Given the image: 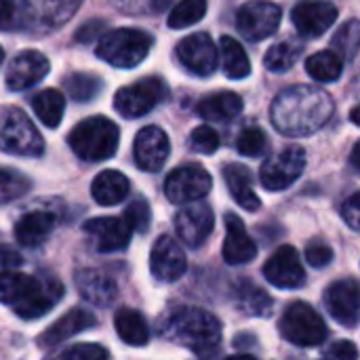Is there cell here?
<instances>
[{"mask_svg":"<svg viewBox=\"0 0 360 360\" xmlns=\"http://www.w3.org/2000/svg\"><path fill=\"white\" fill-rule=\"evenodd\" d=\"M333 97L312 84H297L283 91L270 108L272 124L287 137L316 133L333 116Z\"/></svg>","mask_w":360,"mask_h":360,"instance_id":"1","label":"cell"},{"mask_svg":"<svg viewBox=\"0 0 360 360\" xmlns=\"http://www.w3.org/2000/svg\"><path fill=\"white\" fill-rule=\"evenodd\" d=\"M63 297V287L53 276H30L15 270L0 272V302L25 321H34L53 310Z\"/></svg>","mask_w":360,"mask_h":360,"instance_id":"2","label":"cell"},{"mask_svg":"<svg viewBox=\"0 0 360 360\" xmlns=\"http://www.w3.org/2000/svg\"><path fill=\"white\" fill-rule=\"evenodd\" d=\"M160 333L196 354H209L221 342V323L200 308H175L165 316Z\"/></svg>","mask_w":360,"mask_h":360,"instance_id":"3","label":"cell"},{"mask_svg":"<svg viewBox=\"0 0 360 360\" xmlns=\"http://www.w3.org/2000/svg\"><path fill=\"white\" fill-rule=\"evenodd\" d=\"M120 131L105 116H91L80 120L68 135L72 152L89 162L108 160L118 150Z\"/></svg>","mask_w":360,"mask_h":360,"instance_id":"4","label":"cell"},{"mask_svg":"<svg viewBox=\"0 0 360 360\" xmlns=\"http://www.w3.org/2000/svg\"><path fill=\"white\" fill-rule=\"evenodd\" d=\"M154 38L135 27H118L99 38L97 55L114 68H135L139 65L150 49Z\"/></svg>","mask_w":360,"mask_h":360,"instance_id":"5","label":"cell"},{"mask_svg":"<svg viewBox=\"0 0 360 360\" xmlns=\"http://www.w3.org/2000/svg\"><path fill=\"white\" fill-rule=\"evenodd\" d=\"M0 150L27 158H36L44 152L42 135L23 110L13 105L0 108Z\"/></svg>","mask_w":360,"mask_h":360,"instance_id":"6","label":"cell"},{"mask_svg":"<svg viewBox=\"0 0 360 360\" xmlns=\"http://www.w3.org/2000/svg\"><path fill=\"white\" fill-rule=\"evenodd\" d=\"M281 335L300 346V348H314L321 346L327 338V325L323 316L306 302L291 304L278 323Z\"/></svg>","mask_w":360,"mask_h":360,"instance_id":"7","label":"cell"},{"mask_svg":"<svg viewBox=\"0 0 360 360\" xmlns=\"http://www.w3.org/2000/svg\"><path fill=\"white\" fill-rule=\"evenodd\" d=\"M167 95H169V89L165 80L150 76L129 86H122L114 97V108L124 118H139L152 112L160 101H165Z\"/></svg>","mask_w":360,"mask_h":360,"instance_id":"8","label":"cell"},{"mask_svg":"<svg viewBox=\"0 0 360 360\" xmlns=\"http://www.w3.org/2000/svg\"><path fill=\"white\" fill-rule=\"evenodd\" d=\"M306 167V152L300 146H289L281 154L268 158L259 169V181L270 192H283L293 186Z\"/></svg>","mask_w":360,"mask_h":360,"instance_id":"9","label":"cell"},{"mask_svg":"<svg viewBox=\"0 0 360 360\" xmlns=\"http://www.w3.org/2000/svg\"><path fill=\"white\" fill-rule=\"evenodd\" d=\"M213 188L209 171L200 165H184L169 173L165 181V194L173 205H190L205 198Z\"/></svg>","mask_w":360,"mask_h":360,"instance_id":"10","label":"cell"},{"mask_svg":"<svg viewBox=\"0 0 360 360\" xmlns=\"http://www.w3.org/2000/svg\"><path fill=\"white\" fill-rule=\"evenodd\" d=\"M281 6L268 0H251L236 13V27L245 40L259 42L272 36L281 25Z\"/></svg>","mask_w":360,"mask_h":360,"instance_id":"11","label":"cell"},{"mask_svg":"<svg viewBox=\"0 0 360 360\" xmlns=\"http://www.w3.org/2000/svg\"><path fill=\"white\" fill-rule=\"evenodd\" d=\"M175 53L181 65L196 76H211L217 70L219 53L213 38L207 32L186 36L184 40H179Z\"/></svg>","mask_w":360,"mask_h":360,"instance_id":"12","label":"cell"},{"mask_svg":"<svg viewBox=\"0 0 360 360\" xmlns=\"http://www.w3.org/2000/svg\"><path fill=\"white\" fill-rule=\"evenodd\" d=\"M329 314L344 327H354L360 319V285L354 278H342L325 291Z\"/></svg>","mask_w":360,"mask_h":360,"instance_id":"13","label":"cell"},{"mask_svg":"<svg viewBox=\"0 0 360 360\" xmlns=\"http://www.w3.org/2000/svg\"><path fill=\"white\" fill-rule=\"evenodd\" d=\"M264 276L270 285L278 289H300L306 283V270L302 266L300 253L283 245L264 266Z\"/></svg>","mask_w":360,"mask_h":360,"instance_id":"14","label":"cell"},{"mask_svg":"<svg viewBox=\"0 0 360 360\" xmlns=\"http://www.w3.org/2000/svg\"><path fill=\"white\" fill-rule=\"evenodd\" d=\"M291 19L302 36L316 38V36H323L335 23L338 6L327 0H302L293 8Z\"/></svg>","mask_w":360,"mask_h":360,"instance_id":"15","label":"cell"},{"mask_svg":"<svg viewBox=\"0 0 360 360\" xmlns=\"http://www.w3.org/2000/svg\"><path fill=\"white\" fill-rule=\"evenodd\" d=\"M169 152H171V143L162 129L143 127L137 133L135 143H133V154H135V162L139 169L148 173L160 171L169 158Z\"/></svg>","mask_w":360,"mask_h":360,"instance_id":"16","label":"cell"},{"mask_svg":"<svg viewBox=\"0 0 360 360\" xmlns=\"http://www.w3.org/2000/svg\"><path fill=\"white\" fill-rule=\"evenodd\" d=\"M188 262L181 247L171 236H160L150 253L152 276L160 283H175L186 274Z\"/></svg>","mask_w":360,"mask_h":360,"instance_id":"17","label":"cell"},{"mask_svg":"<svg viewBox=\"0 0 360 360\" xmlns=\"http://www.w3.org/2000/svg\"><path fill=\"white\" fill-rule=\"evenodd\" d=\"M51 70L49 59L40 51H21L8 65L4 82L11 91H25L38 84Z\"/></svg>","mask_w":360,"mask_h":360,"instance_id":"18","label":"cell"},{"mask_svg":"<svg viewBox=\"0 0 360 360\" xmlns=\"http://www.w3.org/2000/svg\"><path fill=\"white\" fill-rule=\"evenodd\" d=\"M86 234L93 238V245L97 251L101 253H114V251H122L127 249L133 228L129 226V221L122 217H97V219H89L84 224Z\"/></svg>","mask_w":360,"mask_h":360,"instance_id":"19","label":"cell"},{"mask_svg":"<svg viewBox=\"0 0 360 360\" xmlns=\"http://www.w3.org/2000/svg\"><path fill=\"white\" fill-rule=\"evenodd\" d=\"M213 224H215V215H213V209L207 205L186 207L175 217V230L179 238L188 247H194V249L200 247L211 236Z\"/></svg>","mask_w":360,"mask_h":360,"instance_id":"20","label":"cell"},{"mask_svg":"<svg viewBox=\"0 0 360 360\" xmlns=\"http://www.w3.org/2000/svg\"><path fill=\"white\" fill-rule=\"evenodd\" d=\"M226 243H224V259L230 266H240V264H249L255 259L257 255V245L253 243V238L249 236L243 219L236 213H226Z\"/></svg>","mask_w":360,"mask_h":360,"instance_id":"21","label":"cell"},{"mask_svg":"<svg viewBox=\"0 0 360 360\" xmlns=\"http://www.w3.org/2000/svg\"><path fill=\"white\" fill-rule=\"evenodd\" d=\"M97 325V319L82 308H72L68 314H63L57 323H53L40 338H38V346L40 348H55L59 344H63L65 340L91 329Z\"/></svg>","mask_w":360,"mask_h":360,"instance_id":"22","label":"cell"},{"mask_svg":"<svg viewBox=\"0 0 360 360\" xmlns=\"http://www.w3.org/2000/svg\"><path fill=\"white\" fill-rule=\"evenodd\" d=\"M74 281H76L78 293L93 306L105 308V306H112L114 300L118 297L116 283L99 270H80Z\"/></svg>","mask_w":360,"mask_h":360,"instance_id":"23","label":"cell"},{"mask_svg":"<svg viewBox=\"0 0 360 360\" xmlns=\"http://www.w3.org/2000/svg\"><path fill=\"white\" fill-rule=\"evenodd\" d=\"M80 2L82 0H25L32 25L36 23L42 30H53L65 23L78 11Z\"/></svg>","mask_w":360,"mask_h":360,"instance_id":"24","label":"cell"},{"mask_svg":"<svg viewBox=\"0 0 360 360\" xmlns=\"http://www.w3.org/2000/svg\"><path fill=\"white\" fill-rule=\"evenodd\" d=\"M224 181L232 194V198L247 211H257L262 207L259 196L253 190V179H251V171L238 162H230L224 167Z\"/></svg>","mask_w":360,"mask_h":360,"instance_id":"25","label":"cell"},{"mask_svg":"<svg viewBox=\"0 0 360 360\" xmlns=\"http://www.w3.org/2000/svg\"><path fill=\"white\" fill-rule=\"evenodd\" d=\"M196 112L207 122H230L240 116L243 112V99L236 93L221 91L215 95H209L198 101Z\"/></svg>","mask_w":360,"mask_h":360,"instance_id":"26","label":"cell"},{"mask_svg":"<svg viewBox=\"0 0 360 360\" xmlns=\"http://www.w3.org/2000/svg\"><path fill=\"white\" fill-rule=\"evenodd\" d=\"M129 179L120 173V171H101L93 184H91V194H93V200L103 205V207H112V205H118L120 200L127 198L129 194Z\"/></svg>","mask_w":360,"mask_h":360,"instance_id":"27","label":"cell"},{"mask_svg":"<svg viewBox=\"0 0 360 360\" xmlns=\"http://www.w3.org/2000/svg\"><path fill=\"white\" fill-rule=\"evenodd\" d=\"M53 226H55V219H53L51 213L34 211V213L23 215L17 221V226H15V238L23 247H38V245H42L51 236Z\"/></svg>","mask_w":360,"mask_h":360,"instance_id":"28","label":"cell"},{"mask_svg":"<svg viewBox=\"0 0 360 360\" xmlns=\"http://www.w3.org/2000/svg\"><path fill=\"white\" fill-rule=\"evenodd\" d=\"M114 327H116L118 338H120L127 346L141 348V346H146L148 340H150L148 323H146V319H143L137 310H131V308L118 310L116 316H114Z\"/></svg>","mask_w":360,"mask_h":360,"instance_id":"29","label":"cell"},{"mask_svg":"<svg viewBox=\"0 0 360 360\" xmlns=\"http://www.w3.org/2000/svg\"><path fill=\"white\" fill-rule=\"evenodd\" d=\"M32 108L38 116V120L49 127V129H57L61 118H63V112H65V99L59 91L55 89H44L40 93L34 95L32 99Z\"/></svg>","mask_w":360,"mask_h":360,"instance_id":"30","label":"cell"},{"mask_svg":"<svg viewBox=\"0 0 360 360\" xmlns=\"http://www.w3.org/2000/svg\"><path fill=\"white\" fill-rule=\"evenodd\" d=\"M306 70L319 82H335L344 72V59L333 51H319L306 59Z\"/></svg>","mask_w":360,"mask_h":360,"instance_id":"31","label":"cell"},{"mask_svg":"<svg viewBox=\"0 0 360 360\" xmlns=\"http://www.w3.org/2000/svg\"><path fill=\"white\" fill-rule=\"evenodd\" d=\"M221 59H224V70H226L228 78L240 80L251 74V61H249L243 44L238 40H234L232 36L221 38Z\"/></svg>","mask_w":360,"mask_h":360,"instance_id":"32","label":"cell"},{"mask_svg":"<svg viewBox=\"0 0 360 360\" xmlns=\"http://www.w3.org/2000/svg\"><path fill=\"white\" fill-rule=\"evenodd\" d=\"M302 55H304V44L300 40H283L268 49V53L264 57V65L276 74L287 72L297 63V59Z\"/></svg>","mask_w":360,"mask_h":360,"instance_id":"33","label":"cell"},{"mask_svg":"<svg viewBox=\"0 0 360 360\" xmlns=\"http://www.w3.org/2000/svg\"><path fill=\"white\" fill-rule=\"evenodd\" d=\"M236 300H238L240 310L249 316H270L272 314V297L264 289L255 287L249 281L238 285Z\"/></svg>","mask_w":360,"mask_h":360,"instance_id":"34","label":"cell"},{"mask_svg":"<svg viewBox=\"0 0 360 360\" xmlns=\"http://www.w3.org/2000/svg\"><path fill=\"white\" fill-rule=\"evenodd\" d=\"M333 51L346 59V61H352L360 51V21L359 19H350L346 21L335 34H333Z\"/></svg>","mask_w":360,"mask_h":360,"instance_id":"35","label":"cell"},{"mask_svg":"<svg viewBox=\"0 0 360 360\" xmlns=\"http://www.w3.org/2000/svg\"><path fill=\"white\" fill-rule=\"evenodd\" d=\"M32 25V15L25 0H0V30L15 32L27 30Z\"/></svg>","mask_w":360,"mask_h":360,"instance_id":"36","label":"cell"},{"mask_svg":"<svg viewBox=\"0 0 360 360\" xmlns=\"http://www.w3.org/2000/svg\"><path fill=\"white\" fill-rule=\"evenodd\" d=\"M207 13V0H181L169 13V27L184 30L198 23Z\"/></svg>","mask_w":360,"mask_h":360,"instance_id":"37","label":"cell"},{"mask_svg":"<svg viewBox=\"0 0 360 360\" xmlns=\"http://www.w3.org/2000/svg\"><path fill=\"white\" fill-rule=\"evenodd\" d=\"M63 84H65L68 95L76 101H91L101 91V80L93 74H82V72L68 76L63 80Z\"/></svg>","mask_w":360,"mask_h":360,"instance_id":"38","label":"cell"},{"mask_svg":"<svg viewBox=\"0 0 360 360\" xmlns=\"http://www.w3.org/2000/svg\"><path fill=\"white\" fill-rule=\"evenodd\" d=\"M30 190V179L15 169L0 167V205L21 198Z\"/></svg>","mask_w":360,"mask_h":360,"instance_id":"39","label":"cell"},{"mask_svg":"<svg viewBox=\"0 0 360 360\" xmlns=\"http://www.w3.org/2000/svg\"><path fill=\"white\" fill-rule=\"evenodd\" d=\"M268 146V137L262 129L257 127H249L245 129L240 135H238V143H236V150L243 154V156H249V158H255L259 154H264Z\"/></svg>","mask_w":360,"mask_h":360,"instance_id":"40","label":"cell"},{"mask_svg":"<svg viewBox=\"0 0 360 360\" xmlns=\"http://www.w3.org/2000/svg\"><path fill=\"white\" fill-rule=\"evenodd\" d=\"M219 135L213 127L209 124H202L198 129L192 131L190 135V148L198 154H213L217 148H219Z\"/></svg>","mask_w":360,"mask_h":360,"instance_id":"41","label":"cell"},{"mask_svg":"<svg viewBox=\"0 0 360 360\" xmlns=\"http://www.w3.org/2000/svg\"><path fill=\"white\" fill-rule=\"evenodd\" d=\"M124 219L129 221V226L133 228V232H139L143 234L150 226V219H152V213H150V205L143 200V198H135L127 211H124Z\"/></svg>","mask_w":360,"mask_h":360,"instance_id":"42","label":"cell"},{"mask_svg":"<svg viewBox=\"0 0 360 360\" xmlns=\"http://www.w3.org/2000/svg\"><path fill=\"white\" fill-rule=\"evenodd\" d=\"M108 356H110V352L97 344H78V346L61 352V359L65 360H101Z\"/></svg>","mask_w":360,"mask_h":360,"instance_id":"43","label":"cell"},{"mask_svg":"<svg viewBox=\"0 0 360 360\" xmlns=\"http://www.w3.org/2000/svg\"><path fill=\"white\" fill-rule=\"evenodd\" d=\"M333 259V249L321 240H314L306 247V262L312 266V268H325L329 266Z\"/></svg>","mask_w":360,"mask_h":360,"instance_id":"44","label":"cell"},{"mask_svg":"<svg viewBox=\"0 0 360 360\" xmlns=\"http://www.w3.org/2000/svg\"><path fill=\"white\" fill-rule=\"evenodd\" d=\"M325 356H327V359H338V360H354V359H359V348H356L352 342L344 340V342H335V344H331V346L325 350Z\"/></svg>","mask_w":360,"mask_h":360,"instance_id":"45","label":"cell"},{"mask_svg":"<svg viewBox=\"0 0 360 360\" xmlns=\"http://www.w3.org/2000/svg\"><path fill=\"white\" fill-rule=\"evenodd\" d=\"M342 215H344V219L348 221V226H350L352 230L360 232V192L352 194V196L344 202Z\"/></svg>","mask_w":360,"mask_h":360,"instance_id":"46","label":"cell"},{"mask_svg":"<svg viewBox=\"0 0 360 360\" xmlns=\"http://www.w3.org/2000/svg\"><path fill=\"white\" fill-rule=\"evenodd\" d=\"M21 262H23V259H21V255H19L17 251H13V249L0 245V272H11V270L19 268Z\"/></svg>","mask_w":360,"mask_h":360,"instance_id":"47","label":"cell"},{"mask_svg":"<svg viewBox=\"0 0 360 360\" xmlns=\"http://www.w3.org/2000/svg\"><path fill=\"white\" fill-rule=\"evenodd\" d=\"M103 30V23L101 21H89L84 23L78 32H76V40L78 42H91L99 36V32Z\"/></svg>","mask_w":360,"mask_h":360,"instance_id":"48","label":"cell"},{"mask_svg":"<svg viewBox=\"0 0 360 360\" xmlns=\"http://www.w3.org/2000/svg\"><path fill=\"white\" fill-rule=\"evenodd\" d=\"M350 162H352V167L360 173V141L354 146V150H352V154H350Z\"/></svg>","mask_w":360,"mask_h":360,"instance_id":"49","label":"cell"},{"mask_svg":"<svg viewBox=\"0 0 360 360\" xmlns=\"http://www.w3.org/2000/svg\"><path fill=\"white\" fill-rule=\"evenodd\" d=\"M171 4H173V0H152V8L158 11V13H160V11H167Z\"/></svg>","mask_w":360,"mask_h":360,"instance_id":"50","label":"cell"},{"mask_svg":"<svg viewBox=\"0 0 360 360\" xmlns=\"http://www.w3.org/2000/svg\"><path fill=\"white\" fill-rule=\"evenodd\" d=\"M350 120H352L356 127H360V103L356 105V108H352V112H350Z\"/></svg>","mask_w":360,"mask_h":360,"instance_id":"51","label":"cell"},{"mask_svg":"<svg viewBox=\"0 0 360 360\" xmlns=\"http://www.w3.org/2000/svg\"><path fill=\"white\" fill-rule=\"evenodd\" d=\"M2 59H4V49L0 46V63H2Z\"/></svg>","mask_w":360,"mask_h":360,"instance_id":"52","label":"cell"}]
</instances>
